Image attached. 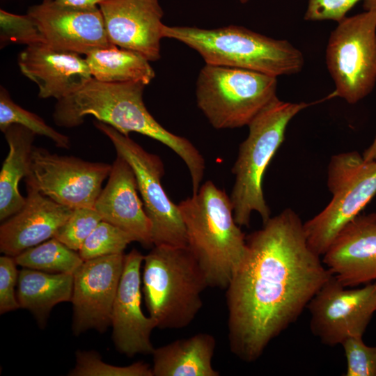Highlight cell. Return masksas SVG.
I'll list each match as a JSON object with an SVG mask.
<instances>
[{
  "label": "cell",
  "instance_id": "6da1fadb",
  "mask_svg": "<svg viewBox=\"0 0 376 376\" xmlns=\"http://www.w3.org/2000/svg\"><path fill=\"white\" fill-rule=\"evenodd\" d=\"M246 244L226 297L230 351L251 363L297 320L332 274L290 208L263 223L246 237Z\"/></svg>",
  "mask_w": 376,
  "mask_h": 376
},
{
  "label": "cell",
  "instance_id": "7a4b0ae2",
  "mask_svg": "<svg viewBox=\"0 0 376 376\" xmlns=\"http://www.w3.org/2000/svg\"><path fill=\"white\" fill-rule=\"evenodd\" d=\"M146 86L140 81L107 83L93 77L77 92L57 100L53 120L58 126L71 128L92 116L124 135L136 132L162 143L185 163L194 194L204 175V158L190 141L166 130L150 113L143 98Z\"/></svg>",
  "mask_w": 376,
  "mask_h": 376
},
{
  "label": "cell",
  "instance_id": "3957f363",
  "mask_svg": "<svg viewBox=\"0 0 376 376\" xmlns=\"http://www.w3.org/2000/svg\"><path fill=\"white\" fill-rule=\"evenodd\" d=\"M178 205L187 247L208 285L226 289L247 250L246 237L235 220L230 196L208 180Z\"/></svg>",
  "mask_w": 376,
  "mask_h": 376
},
{
  "label": "cell",
  "instance_id": "277c9868",
  "mask_svg": "<svg viewBox=\"0 0 376 376\" xmlns=\"http://www.w3.org/2000/svg\"><path fill=\"white\" fill-rule=\"evenodd\" d=\"M162 36L194 49L208 65L275 77L297 74L304 65L302 52L288 40L274 39L242 26L205 29L164 24Z\"/></svg>",
  "mask_w": 376,
  "mask_h": 376
},
{
  "label": "cell",
  "instance_id": "5b68a950",
  "mask_svg": "<svg viewBox=\"0 0 376 376\" xmlns=\"http://www.w3.org/2000/svg\"><path fill=\"white\" fill-rule=\"evenodd\" d=\"M141 283L149 315L162 329L188 326L201 310V295L209 286L190 249L168 245L153 246L144 256Z\"/></svg>",
  "mask_w": 376,
  "mask_h": 376
},
{
  "label": "cell",
  "instance_id": "8992f818",
  "mask_svg": "<svg viewBox=\"0 0 376 376\" xmlns=\"http://www.w3.org/2000/svg\"><path fill=\"white\" fill-rule=\"evenodd\" d=\"M310 105L282 101L276 96L247 125L248 136L240 145L232 169L235 182L230 196L240 226H249L253 212L260 214L263 223L271 217L263 190L265 173L283 142L291 120Z\"/></svg>",
  "mask_w": 376,
  "mask_h": 376
},
{
  "label": "cell",
  "instance_id": "52a82bcc",
  "mask_svg": "<svg viewBox=\"0 0 376 376\" xmlns=\"http://www.w3.org/2000/svg\"><path fill=\"white\" fill-rule=\"evenodd\" d=\"M277 77L205 64L196 81V103L217 130L248 125L276 97Z\"/></svg>",
  "mask_w": 376,
  "mask_h": 376
},
{
  "label": "cell",
  "instance_id": "ba28073f",
  "mask_svg": "<svg viewBox=\"0 0 376 376\" xmlns=\"http://www.w3.org/2000/svg\"><path fill=\"white\" fill-rule=\"evenodd\" d=\"M327 182L331 201L304 223L308 244L320 256L376 195V160L365 161L357 151L334 155L328 165Z\"/></svg>",
  "mask_w": 376,
  "mask_h": 376
},
{
  "label": "cell",
  "instance_id": "9c48e42d",
  "mask_svg": "<svg viewBox=\"0 0 376 376\" xmlns=\"http://www.w3.org/2000/svg\"><path fill=\"white\" fill-rule=\"evenodd\" d=\"M335 85L332 95L356 104L376 83V10L347 17L331 31L325 54Z\"/></svg>",
  "mask_w": 376,
  "mask_h": 376
},
{
  "label": "cell",
  "instance_id": "30bf717a",
  "mask_svg": "<svg viewBox=\"0 0 376 376\" xmlns=\"http://www.w3.org/2000/svg\"><path fill=\"white\" fill-rule=\"evenodd\" d=\"M95 127L112 143L117 155L132 168L145 211L151 222L153 246H187L185 226L178 207L162 185L164 167L160 157L101 121Z\"/></svg>",
  "mask_w": 376,
  "mask_h": 376
},
{
  "label": "cell",
  "instance_id": "8fae6325",
  "mask_svg": "<svg viewBox=\"0 0 376 376\" xmlns=\"http://www.w3.org/2000/svg\"><path fill=\"white\" fill-rule=\"evenodd\" d=\"M111 164L52 153L34 146L25 178L54 201L72 209L95 208Z\"/></svg>",
  "mask_w": 376,
  "mask_h": 376
},
{
  "label": "cell",
  "instance_id": "7c38bea8",
  "mask_svg": "<svg viewBox=\"0 0 376 376\" xmlns=\"http://www.w3.org/2000/svg\"><path fill=\"white\" fill-rule=\"evenodd\" d=\"M310 329L327 346L363 337L376 312V281L359 288L344 286L331 275L307 306Z\"/></svg>",
  "mask_w": 376,
  "mask_h": 376
},
{
  "label": "cell",
  "instance_id": "4fadbf2b",
  "mask_svg": "<svg viewBox=\"0 0 376 376\" xmlns=\"http://www.w3.org/2000/svg\"><path fill=\"white\" fill-rule=\"evenodd\" d=\"M124 259L125 255L119 253L84 260L74 272L71 302L75 335L89 329L102 333L111 325Z\"/></svg>",
  "mask_w": 376,
  "mask_h": 376
},
{
  "label": "cell",
  "instance_id": "5bb4252c",
  "mask_svg": "<svg viewBox=\"0 0 376 376\" xmlns=\"http://www.w3.org/2000/svg\"><path fill=\"white\" fill-rule=\"evenodd\" d=\"M27 13L35 20L45 44L53 48L87 55L113 46L99 6L75 8L43 0L30 7Z\"/></svg>",
  "mask_w": 376,
  "mask_h": 376
},
{
  "label": "cell",
  "instance_id": "9a60e30c",
  "mask_svg": "<svg viewBox=\"0 0 376 376\" xmlns=\"http://www.w3.org/2000/svg\"><path fill=\"white\" fill-rule=\"evenodd\" d=\"M144 256L133 249L125 255L123 273L111 313L112 340L116 350L128 357L152 354L150 340L157 320L146 316L141 307V268Z\"/></svg>",
  "mask_w": 376,
  "mask_h": 376
},
{
  "label": "cell",
  "instance_id": "2e32d148",
  "mask_svg": "<svg viewBox=\"0 0 376 376\" xmlns=\"http://www.w3.org/2000/svg\"><path fill=\"white\" fill-rule=\"evenodd\" d=\"M99 8L111 44L149 61L161 58L164 12L159 0H105Z\"/></svg>",
  "mask_w": 376,
  "mask_h": 376
},
{
  "label": "cell",
  "instance_id": "e0dca14e",
  "mask_svg": "<svg viewBox=\"0 0 376 376\" xmlns=\"http://www.w3.org/2000/svg\"><path fill=\"white\" fill-rule=\"evenodd\" d=\"M328 270L344 286L376 281V213L359 214L336 235L323 255Z\"/></svg>",
  "mask_w": 376,
  "mask_h": 376
},
{
  "label": "cell",
  "instance_id": "ac0fdd59",
  "mask_svg": "<svg viewBox=\"0 0 376 376\" xmlns=\"http://www.w3.org/2000/svg\"><path fill=\"white\" fill-rule=\"evenodd\" d=\"M18 65L22 73L38 85L40 98L61 100L79 91L93 78L81 54L45 43L26 46L19 54Z\"/></svg>",
  "mask_w": 376,
  "mask_h": 376
},
{
  "label": "cell",
  "instance_id": "d6986e66",
  "mask_svg": "<svg viewBox=\"0 0 376 376\" xmlns=\"http://www.w3.org/2000/svg\"><path fill=\"white\" fill-rule=\"evenodd\" d=\"M25 181L24 205L0 226V251L13 257L54 237L73 211L42 194L28 180Z\"/></svg>",
  "mask_w": 376,
  "mask_h": 376
},
{
  "label": "cell",
  "instance_id": "ffe728a7",
  "mask_svg": "<svg viewBox=\"0 0 376 376\" xmlns=\"http://www.w3.org/2000/svg\"><path fill=\"white\" fill-rule=\"evenodd\" d=\"M138 191L132 168L123 157L117 155L95 209L103 221L129 233L143 246L150 248L153 246L151 222Z\"/></svg>",
  "mask_w": 376,
  "mask_h": 376
},
{
  "label": "cell",
  "instance_id": "44dd1931",
  "mask_svg": "<svg viewBox=\"0 0 376 376\" xmlns=\"http://www.w3.org/2000/svg\"><path fill=\"white\" fill-rule=\"evenodd\" d=\"M214 337L198 333L155 348L152 352L153 376H219L212 364Z\"/></svg>",
  "mask_w": 376,
  "mask_h": 376
},
{
  "label": "cell",
  "instance_id": "7402d4cb",
  "mask_svg": "<svg viewBox=\"0 0 376 376\" xmlns=\"http://www.w3.org/2000/svg\"><path fill=\"white\" fill-rule=\"evenodd\" d=\"M9 151L0 171V221H4L19 212L26 203L19 190V184L31 167V157L36 134L17 124L3 132Z\"/></svg>",
  "mask_w": 376,
  "mask_h": 376
},
{
  "label": "cell",
  "instance_id": "603a6c76",
  "mask_svg": "<svg viewBox=\"0 0 376 376\" xmlns=\"http://www.w3.org/2000/svg\"><path fill=\"white\" fill-rule=\"evenodd\" d=\"M73 274L49 273L23 268L19 271L17 298L20 308L29 311L43 327L52 308L71 301Z\"/></svg>",
  "mask_w": 376,
  "mask_h": 376
},
{
  "label": "cell",
  "instance_id": "cb8c5ba5",
  "mask_svg": "<svg viewBox=\"0 0 376 376\" xmlns=\"http://www.w3.org/2000/svg\"><path fill=\"white\" fill-rule=\"evenodd\" d=\"M85 58L92 77L100 81H140L148 85L155 77L144 56L115 45L95 49L86 55Z\"/></svg>",
  "mask_w": 376,
  "mask_h": 376
},
{
  "label": "cell",
  "instance_id": "d4e9b609",
  "mask_svg": "<svg viewBox=\"0 0 376 376\" xmlns=\"http://www.w3.org/2000/svg\"><path fill=\"white\" fill-rule=\"evenodd\" d=\"M14 258L23 268L49 273L74 274L84 262L78 251L55 237L26 249Z\"/></svg>",
  "mask_w": 376,
  "mask_h": 376
},
{
  "label": "cell",
  "instance_id": "484cf974",
  "mask_svg": "<svg viewBox=\"0 0 376 376\" xmlns=\"http://www.w3.org/2000/svg\"><path fill=\"white\" fill-rule=\"evenodd\" d=\"M13 124L24 126L36 134L44 136L52 140L54 144L61 148H70V138L63 134L51 126L38 115L29 111L11 99L8 91L3 86L0 88V130L3 132Z\"/></svg>",
  "mask_w": 376,
  "mask_h": 376
},
{
  "label": "cell",
  "instance_id": "4316f807",
  "mask_svg": "<svg viewBox=\"0 0 376 376\" xmlns=\"http://www.w3.org/2000/svg\"><path fill=\"white\" fill-rule=\"evenodd\" d=\"M134 238L117 226L102 220L86 240L79 253L83 260L123 253Z\"/></svg>",
  "mask_w": 376,
  "mask_h": 376
},
{
  "label": "cell",
  "instance_id": "83f0119b",
  "mask_svg": "<svg viewBox=\"0 0 376 376\" xmlns=\"http://www.w3.org/2000/svg\"><path fill=\"white\" fill-rule=\"evenodd\" d=\"M70 376H153L152 368L143 361L126 366H113L104 362L95 351L76 352V363Z\"/></svg>",
  "mask_w": 376,
  "mask_h": 376
},
{
  "label": "cell",
  "instance_id": "f1b7e54d",
  "mask_svg": "<svg viewBox=\"0 0 376 376\" xmlns=\"http://www.w3.org/2000/svg\"><path fill=\"white\" fill-rule=\"evenodd\" d=\"M102 220L95 208L73 209L70 217L54 237L79 252L86 240Z\"/></svg>",
  "mask_w": 376,
  "mask_h": 376
},
{
  "label": "cell",
  "instance_id": "f546056e",
  "mask_svg": "<svg viewBox=\"0 0 376 376\" xmlns=\"http://www.w3.org/2000/svg\"><path fill=\"white\" fill-rule=\"evenodd\" d=\"M1 47L10 43L26 46L45 43L35 20L28 13L19 15L0 10Z\"/></svg>",
  "mask_w": 376,
  "mask_h": 376
},
{
  "label": "cell",
  "instance_id": "4dcf8cb0",
  "mask_svg": "<svg viewBox=\"0 0 376 376\" xmlns=\"http://www.w3.org/2000/svg\"><path fill=\"white\" fill-rule=\"evenodd\" d=\"M347 361L345 376H376V345H367L363 337H350L341 344Z\"/></svg>",
  "mask_w": 376,
  "mask_h": 376
},
{
  "label": "cell",
  "instance_id": "1f68e13d",
  "mask_svg": "<svg viewBox=\"0 0 376 376\" xmlns=\"http://www.w3.org/2000/svg\"><path fill=\"white\" fill-rule=\"evenodd\" d=\"M14 257L3 255L0 257V313L15 311L20 308L15 286L17 285L19 271Z\"/></svg>",
  "mask_w": 376,
  "mask_h": 376
},
{
  "label": "cell",
  "instance_id": "d6a6232c",
  "mask_svg": "<svg viewBox=\"0 0 376 376\" xmlns=\"http://www.w3.org/2000/svg\"><path fill=\"white\" fill-rule=\"evenodd\" d=\"M360 1L364 0H308L304 19L311 22H338Z\"/></svg>",
  "mask_w": 376,
  "mask_h": 376
},
{
  "label": "cell",
  "instance_id": "836d02e7",
  "mask_svg": "<svg viewBox=\"0 0 376 376\" xmlns=\"http://www.w3.org/2000/svg\"><path fill=\"white\" fill-rule=\"evenodd\" d=\"M56 3L75 8H92L99 6V4L105 0H53Z\"/></svg>",
  "mask_w": 376,
  "mask_h": 376
},
{
  "label": "cell",
  "instance_id": "e575fe53",
  "mask_svg": "<svg viewBox=\"0 0 376 376\" xmlns=\"http://www.w3.org/2000/svg\"><path fill=\"white\" fill-rule=\"evenodd\" d=\"M365 161L376 160V136L371 144L362 153Z\"/></svg>",
  "mask_w": 376,
  "mask_h": 376
},
{
  "label": "cell",
  "instance_id": "d590c367",
  "mask_svg": "<svg viewBox=\"0 0 376 376\" xmlns=\"http://www.w3.org/2000/svg\"><path fill=\"white\" fill-rule=\"evenodd\" d=\"M363 7L365 10H376V0H364Z\"/></svg>",
  "mask_w": 376,
  "mask_h": 376
},
{
  "label": "cell",
  "instance_id": "8d00e7d4",
  "mask_svg": "<svg viewBox=\"0 0 376 376\" xmlns=\"http://www.w3.org/2000/svg\"><path fill=\"white\" fill-rule=\"evenodd\" d=\"M241 3H246L248 1H249L250 0H238Z\"/></svg>",
  "mask_w": 376,
  "mask_h": 376
},
{
  "label": "cell",
  "instance_id": "74e56055",
  "mask_svg": "<svg viewBox=\"0 0 376 376\" xmlns=\"http://www.w3.org/2000/svg\"><path fill=\"white\" fill-rule=\"evenodd\" d=\"M46 1H50V0H46Z\"/></svg>",
  "mask_w": 376,
  "mask_h": 376
}]
</instances>
